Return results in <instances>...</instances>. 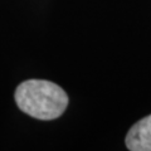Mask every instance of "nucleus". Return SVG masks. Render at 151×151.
I'll return each instance as SVG.
<instances>
[{
    "mask_svg": "<svg viewBox=\"0 0 151 151\" xmlns=\"http://www.w3.org/2000/svg\"><path fill=\"white\" fill-rule=\"evenodd\" d=\"M15 102L23 112L34 119L54 120L65 111L68 96L53 82L28 79L17 87Z\"/></svg>",
    "mask_w": 151,
    "mask_h": 151,
    "instance_id": "nucleus-1",
    "label": "nucleus"
},
{
    "mask_svg": "<svg viewBox=\"0 0 151 151\" xmlns=\"http://www.w3.org/2000/svg\"><path fill=\"white\" fill-rule=\"evenodd\" d=\"M125 142L131 151H151V115L141 119L131 127Z\"/></svg>",
    "mask_w": 151,
    "mask_h": 151,
    "instance_id": "nucleus-2",
    "label": "nucleus"
}]
</instances>
